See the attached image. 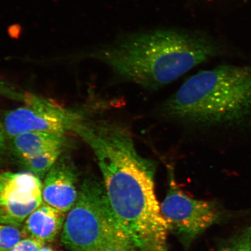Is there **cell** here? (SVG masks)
Listing matches in <instances>:
<instances>
[{
	"label": "cell",
	"instance_id": "ba28073f",
	"mask_svg": "<svg viewBox=\"0 0 251 251\" xmlns=\"http://www.w3.org/2000/svg\"><path fill=\"white\" fill-rule=\"evenodd\" d=\"M77 181L76 173L70 162L58 161L42 183L43 202L65 213L70 211L79 192Z\"/></svg>",
	"mask_w": 251,
	"mask_h": 251
},
{
	"label": "cell",
	"instance_id": "9c48e42d",
	"mask_svg": "<svg viewBox=\"0 0 251 251\" xmlns=\"http://www.w3.org/2000/svg\"><path fill=\"white\" fill-rule=\"evenodd\" d=\"M66 216L67 213L43 202L25 220L23 231L26 238L51 242L62 231Z\"/></svg>",
	"mask_w": 251,
	"mask_h": 251
},
{
	"label": "cell",
	"instance_id": "5b68a950",
	"mask_svg": "<svg viewBox=\"0 0 251 251\" xmlns=\"http://www.w3.org/2000/svg\"><path fill=\"white\" fill-rule=\"evenodd\" d=\"M169 187L161 209L169 232L174 233L184 247H188L221 216L213 201L191 197L178 187L174 172L170 171Z\"/></svg>",
	"mask_w": 251,
	"mask_h": 251
},
{
	"label": "cell",
	"instance_id": "7c38bea8",
	"mask_svg": "<svg viewBox=\"0 0 251 251\" xmlns=\"http://www.w3.org/2000/svg\"><path fill=\"white\" fill-rule=\"evenodd\" d=\"M251 247V225L243 229L222 243L218 251H250Z\"/></svg>",
	"mask_w": 251,
	"mask_h": 251
},
{
	"label": "cell",
	"instance_id": "30bf717a",
	"mask_svg": "<svg viewBox=\"0 0 251 251\" xmlns=\"http://www.w3.org/2000/svg\"><path fill=\"white\" fill-rule=\"evenodd\" d=\"M62 134L31 131L14 137V148L22 158L32 156L46 151L62 148Z\"/></svg>",
	"mask_w": 251,
	"mask_h": 251
},
{
	"label": "cell",
	"instance_id": "2e32d148",
	"mask_svg": "<svg viewBox=\"0 0 251 251\" xmlns=\"http://www.w3.org/2000/svg\"><path fill=\"white\" fill-rule=\"evenodd\" d=\"M39 251H53V250L49 247L44 246Z\"/></svg>",
	"mask_w": 251,
	"mask_h": 251
},
{
	"label": "cell",
	"instance_id": "6da1fadb",
	"mask_svg": "<svg viewBox=\"0 0 251 251\" xmlns=\"http://www.w3.org/2000/svg\"><path fill=\"white\" fill-rule=\"evenodd\" d=\"M96 156L112 211L136 251H168V225L155 190L156 162L141 156L134 140L117 136Z\"/></svg>",
	"mask_w": 251,
	"mask_h": 251
},
{
	"label": "cell",
	"instance_id": "7a4b0ae2",
	"mask_svg": "<svg viewBox=\"0 0 251 251\" xmlns=\"http://www.w3.org/2000/svg\"><path fill=\"white\" fill-rule=\"evenodd\" d=\"M218 52V46L204 34L156 30L120 37L93 55L122 79L156 90Z\"/></svg>",
	"mask_w": 251,
	"mask_h": 251
},
{
	"label": "cell",
	"instance_id": "8992f818",
	"mask_svg": "<svg viewBox=\"0 0 251 251\" xmlns=\"http://www.w3.org/2000/svg\"><path fill=\"white\" fill-rule=\"evenodd\" d=\"M43 202L42 183L31 172H0V224L20 227Z\"/></svg>",
	"mask_w": 251,
	"mask_h": 251
},
{
	"label": "cell",
	"instance_id": "4fadbf2b",
	"mask_svg": "<svg viewBox=\"0 0 251 251\" xmlns=\"http://www.w3.org/2000/svg\"><path fill=\"white\" fill-rule=\"evenodd\" d=\"M26 238L23 229L10 225L0 224V251H9Z\"/></svg>",
	"mask_w": 251,
	"mask_h": 251
},
{
	"label": "cell",
	"instance_id": "52a82bcc",
	"mask_svg": "<svg viewBox=\"0 0 251 251\" xmlns=\"http://www.w3.org/2000/svg\"><path fill=\"white\" fill-rule=\"evenodd\" d=\"M3 125L6 134L12 137L31 131L62 135L67 128V122L56 110L37 104L12 110L6 115Z\"/></svg>",
	"mask_w": 251,
	"mask_h": 251
},
{
	"label": "cell",
	"instance_id": "9a60e30c",
	"mask_svg": "<svg viewBox=\"0 0 251 251\" xmlns=\"http://www.w3.org/2000/svg\"><path fill=\"white\" fill-rule=\"evenodd\" d=\"M5 131L4 125L0 122V149L4 147L5 140Z\"/></svg>",
	"mask_w": 251,
	"mask_h": 251
},
{
	"label": "cell",
	"instance_id": "8fae6325",
	"mask_svg": "<svg viewBox=\"0 0 251 251\" xmlns=\"http://www.w3.org/2000/svg\"><path fill=\"white\" fill-rule=\"evenodd\" d=\"M61 149L62 148L50 150L24 158L25 165L29 172L32 173L37 177H45L58 161Z\"/></svg>",
	"mask_w": 251,
	"mask_h": 251
},
{
	"label": "cell",
	"instance_id": "e0dca14e",
	"mask_svg": "<svg viewBox=\"0 0 251 251\" xmlns=\"http://www.w3.org/2000/svg\"><path fill=\"white\" fill-rule=\"evenodd\" d=\"M250 251H251V249H250Z\"/></svg>",
	"mask_w": 251,
	"mask_h": 251
},
{
	"label": "cell",
	"instance_id": "5bb4252c",
	"mask_svg": "<svg viewBox=\"0 0 251 251\" xmlns=\"http://www.w3.org/2000/svg\"><path fill=\"white\" fill-rule=\"evenodd\" d=\"M45 244L43 241L27 237L20 241L9 251H39Z\"/></svg>",
	"mask_w": 251,
	"mask_h": 251
},
{
	"label": "cell",
	"instance_id": "277c9868",
	"mask_svg": "<svg viewBox=\"0 0 251 251\" xmlns=\"http://www.w3.org/2000/svg\"><path fill=\"white\" fill-rule=\"evenodd\" d=\"M61 241L71 251H136L112 211L103 181L93 177L81 184Z\"/></svg>",
	"mask_w": 251,
	"mask_h": 251
},
{
	"label": "cell",
	"instance_id": "3957f363",
	"mask_svg": "<svg viewBox=\"0 0 251 251\" xmlns=\"http://www.w3.org/2000/svg\"><path fill=\"white\" fill-rule=\"evenodd\" d=\"M160 117L196 128L251 121V68L222 65L190 77L158 108Z\"/></svg>",
	"mask_w": 251,
	"mask_h": 251
}]
</instances>
